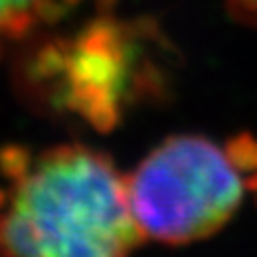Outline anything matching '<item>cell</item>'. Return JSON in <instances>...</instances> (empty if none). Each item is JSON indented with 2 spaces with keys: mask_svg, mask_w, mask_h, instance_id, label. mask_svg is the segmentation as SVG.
Instances as JSON below:
<instances>
[{
  "mask_svg": "<svg viewBox=\"0 0 257 257\" xmlns=\"http://www.w3.org/2000/svg\"><path fill=\"white\" fill-rule=\"evenodd\" d=\"M144 241L125 176L109 156L83 146L35 160L0 219V249L13 255L115 257Z\"/></svg>",
  "mask_w": 257,
  "mask_h": 257,
  "instance_id": "6da1fadb",
  "label": "cell"
},
{
  "mask_svg": "<svg viewBox=\"0 0 257 257\" xmlns=\"http://www.w3.org/2000/svg\"><path fill=\"white\" fill-rule=\"evenodd\" d=\"M132 215L146 241L188 245L221 231L257 186V142L178 134L125 176Z\"/></svg>",
  "mask_w": 257,
  "mask_h": 257,
  "instance_id": "7a4b0ae2",
  "label": "cell"
},
{
  "mask_svg": "<svg viewBox=\"0 0 257 257\" xmlns=\"http://www.w3.org/2000/svg\"><path fill=\"white\" fill-rule=\"evenodd\" d=\"M71 71L75 107L99 127L115 125L146 95H156L160 67L154 29L140 21L97 23L77 43Z\"/></svg>",
  "mask_w": 257,
  "mask_h": 257,
  "instance_id": "3957f363",
  "label": "cell"
},
{
  "mask_svg": "<svg viewBox=\"0 0 257 257\" xmlns=\"http://www.w3.org/2000/svg\"><path fill=\"white\" fill-rule=\"evenodd\" d=\"M45 0H0V31H3L13 19L25 17L35 11Z\"/></svg>",
  "mask_w": 257,
  "mask_h": 257,
  "instance_id": "277c9868",
  "label": "cell"
},
{
  "mask_svg": "<svg viewBox=\"0 0 257 257\" xmlns=\"http://www.w3.org/2000/svg\"><path fill=\"white\" fill-rule=\"evenodd\" d=\"M227 9L239 23L257 27V0H227Z\"/></svg>",
  "mask_w": 257,
  "mask_h": 257,
  "instance_id": "5b68a950",
  "label": "cell"
}]
</instances>
